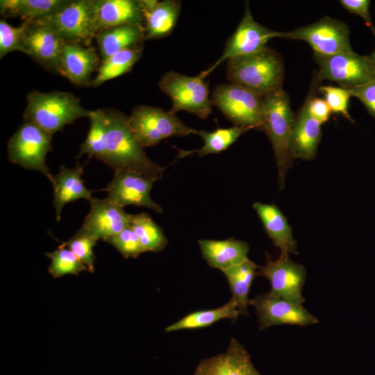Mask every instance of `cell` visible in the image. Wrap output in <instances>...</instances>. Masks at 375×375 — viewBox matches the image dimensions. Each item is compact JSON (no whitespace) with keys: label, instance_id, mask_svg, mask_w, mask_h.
I'll return each mask as SVG.
<instances>
[{"label":"cell","instance_id":"cell-1","mask_svg":"<svg viewBox=\"0 0 375 375\" xmlns=\"http://www.w3.org/2000/svg\"><path fill=\"white\" fill-rule=\"evenodd\" d=\"M107 120L105 151L99 160L116 171H133L158 181L164 168L150 159L128 124V116L114 108L103 109Z\"/></svg>","mask_w":375,"mask_h":375},{"label":"cell","instance_id":"cell-2","mask_svg":"<svg viewBox=\"0 0 375 375\" xmlns=\"http://www.w3.org/2000/svg\"><path fill=\"white\" fill-rule=\"evenodd\" d=\"M227 75L233 83L258 95L282 89L283 64L279 55L268 47L227 60Z\"/></svg>","mask_w":375,"mask_h":375},{"label":"cell","instance_id":"cell-3","mask_svg":"<svg viewBox=\"0 0 375 375\" xmlns=\"http://www.w3.org/2000/svg\"><path fill=\"white\" fill-rule=\"evenodd\" d=\"M262 98V130L272 145L278 168V187L283 189L286 173L294 160L290 142L295 117L290 107L289 95L283 89L271 92Z\"/></svg>","mask_w":375,"mask_h":375},{"label":"cell","instance_id":"cell-4","mask_svg":"<svg viewBox=\"0 0 375 375\" xmlns=\"http://www.w3.org/2000/svg\"><path fill=\"white\" fill-rule=\"evenodd\" d=\"M90 111L72 93L32 91L26 97L23 117L24 121L32 122L53 135L79 118H88Z\"/></svg>","mask_w":375,"mask_h":375},{"label":"cell","instance_id":"cell-5","mask_svg":"<svg viewBox=\"0 0 375 375\" xmlns=\"http://www.w3.org/2000/svg\"><path fill=\"white\" fill-rule=\"evenodd\" d=\"M66 43L90 46L98 33L97 0H69L56 13L39 19Z\"/></svg>","mask_w":375,"mask_h":375},{"label":"cell","instance_id":"cell-6","mask_svg":"<svg viewBox=\"0 0 375 375\" xmlns=\"http://www.w3.org/2000/svg\"><path fill=\"white\" fill-rule=\"evenodd\" d=\"M52 135L30 122H25L8 143L9 160L26 169L39 172L52 183L53 175L46 164V156L52 150Z\"/></svg>","mask_w":375,"mask_h":375},{"label":"cell","instance_id":"cell-7","mask_svg":"<svg viewBox=\"0 0 375 375\" xmlns=\"http://www.w3.org/2000/svg\"><path fill=\"white\" fill-rule=\"evenodd\" d=\"M158 85L172 101L170 113L185 110L202 119L211 113L212 101L209 97L208 84L199 74L188 76L171 71L161 77Z\"/></svg>","mask_w":375,"mask_h":375},{"label":"cell","instance_id":"cell-8","mask_svg":"<svg viewBox=\"0 0 375 375\" xmlns=\"http://www.w3.org/2000/svg\"><path fill=\"white\" fill-rule=\"evenodd\" d=\"M128 124L134 136L144 148L158 144L172 136L195 134L196 131L182 122L175 115L149 106H136Z\"/></svg>","mask_w":375,"mask_h":375},{"label":"cell","instance_id":"cell-9","mask_svg":"<svg viewBox=\"0 0 375 375\" xmlns=\"http://www.w3.org/2000/svg\"><path fill=\"white\" fill-rule=\"evenodd\" d=\"M212 101L235 126L262 130V96L236 84H224L215 89Z\"/></svg>","mask_w":375,"mask_h":375},{"label":"cell","instance_id":"cell-10","mask_svg":"<svg viewBox=\"0 0 375 375\" xmlns=\"http://www.w3.org/2000/svg\"><path fill=\"white\" fill-rule=\"evenodd\" d=\"M314 58L319 66L317 72L319 82L328 80L343 88H351L375 81V72L367 56L355 52L333 55L314 53Z\"/></svg>","mask_w":375,"mask_h":375},{"label":"cell","instance_id":"cell-11","mask_svg":"<svg viewBox=\"0 0 375 375\" xmlns=\"http://www.w3.org/2000/svg\"><path fill=\"white\" fill-rule=\"evenodd\" d=\"M279 38L303 40L312 47L314 53L323 55L354 52L350 44L347 25L328 16L308 26L280 32Z\"/></svg>","mask_w":375,"mask_h":375},{"label":"cell","instance_id":"cell-12","mask_svg":"<svg viewBox=\"0 0 375 375\" xmlns=\"http://www.w3.org/2000/svg\"><path fill=\"white\" fill-rule=\"evenodd\" d=\"M265 266L259 267L256 276L267 278L271 285L269 292L290 302L301 305L305 301L301 290L306 278L305 267L292 261L289 254L281 252L279 258L273 260L266 253Z\"/></svg>","mask_w":375,"mask_h":375},{"label":"cell","instance_id":"cell-13","mask_svg":"<svg viewBox=\"0 0 375 375\" xmlns=\"http://www.w3.org/2000/svg\"><path fill=\"white\" fill-rule=\"evenodd\" d=\"M280 31L269 29L257 23L253 18L249 5L238 27L227 41L222 55L208 69L199 75L205 78L222 62L236 57L256 53L266 47L267 42L279 38Z\"/></svg>","mask_w":375,"mask_h":375},{"label":"cell","instance_id":"cell-14","mask_svg":"<svg viewBox=\"0 0 375 375\" xmlns=\"http://www.w3.org/2000/svg\"><path fill=\"white\" fill-rule=\"evenodd\" d=\"M24 30L20 51L47 70L57 73L66 42L50 26L36 19L23 22Z\"/></svg>","mask_w":375,"mask_h":375},{"label":"cell","instance_id":"cell-15","mask_svg":"<svg viewBox=\"0 0 375 375\" xmlns=\"http://www.w3.org/2000/svg\"><path fill=\"white\" fill-rule=\"evenodd\" d=\"M156 181L133 171H116L112 180L104 189L106 199L112 203L124 208L128 205L145 207L158 213L162 208L153 201L150 192Z\"/></svg>","mask_w":375,"mask_h":375},{"label":"cell","instance_id":"cell-16","mask_svg":"<svg viewBox=\"0 0 375 375\" xmlns=\"http://www.w3.org/2000/svg\"><path fill=\"white\" fill-rule=\"evenodd\" d=\"M249 305L256 308L261 330L274 325L307 326L319 322L302 305L279 298L269 292L249 300Z\"/></svg>","mask_w":375,"mask_h":375},{"label":"cell","instance_id":"cell-17","mask_svg":"<svg viewBox=\"0 0 375 375\" xmlns=\"http://www.w3.org/2000/svg\"><path fill=\"white\" fill-rule=\"evenodd\" d=\"M89 202L90 210L77 233L104 240L129 225L131 214L126 212L124 208L110 203L106 198H92Z\"/></svg>","mask_w":375,"mask_h":375},{"label":"cell","instance_id":"cell-18","mask_svg":"<svg viewBox=\"0 0 375 375\" xmlns=\"http://www.w3.org/2000/svg\"><path fill=\"white\" fill-rule=\"evenodd\" d=\"M100 60L91 46L66 43L58 62L57 73L78 87L90 86L92 74L99 69Z\"/></svg>","mask_w":375,"mask_h":375},{"label":"cell","instance_id":"cell-19","mask_svg":"<svg viewBox=\"0 0 375 375\" xmlns=\"http://www.w3.org/2000/svg\"><path fill=\"white\" fill-rule=\"evenodd\" d=\"M194 375H261L244 346L232 338L226 351L199 363Z\"/></svg>","mask_w":375,"mask_h":375},{"label":"cell","instance_id":"cell-20","mask_svg":"<svg viewBox=\"0 0 375 375\" xmlns=\"http://www.w3.org/2000/svg\"><path fill=\"white\" fill-rule=\"evenodd\" d=\"M322 134L321 124L309 113L306 99L295 117L290 137V147L294 160L314 159L317 155Z\"/></svg>","mask_w":375,"mask_h":375},{"label":"cell","instance_id":"cell-21","mask_svg":"<svg viewBox=\"0 0 375 375\" xmlns=\"http://www.w3.org/2000/svg\"><path fill=\"white\" fill-rule=\"evenodd\" d=\"M83 173V166L77 162L71 169L61 165L59 172L54 175L51 183L54 190L53 203L58 222L60 219L61 211L66 204L80 199L90 201L93 198L92 191L85 186L81 178Z\"/></svg>","mask_w":375,"mask_h":375},{"label":"cell","instance_id":"cell-22","mask_svg":"<svg viewBox=\"0 0 375 375\" xmlns=\"http://www.w3.org/2000/svg\"><path fill=\"white\" fill-rule=\"evenodd\" d=\"M144 12L145 40L158 39L171 33L181 12L176 0H141Z\"/></svg>","mask_w":375,"mask_h":375},{"label":"cell","instance_id":"cell-23","mask_svg":"<svg viewBox=\"0 0 375 375\" xmlns=\"http://www.w3.org/2000/svg\"><path fill=\"white\" fill-rule=\"evenodd\" d=\"M203 258L213 268L222 272L248 259L249 244L233 238L224 240H199Z\"/></svg>","mask_w":375,"mask_h":375},{"label":"cell","instance_id":"cell-24","mask_svg":"<svg viewBox=\"0 0 375 375\" xmlns=\"http://www.w3.org/2000/svg\"><path fill=\"white\" fill-rule=\"evenodd\" d=\"M97 13L99 31L123 24L144 26L141 0H97Z\"/></svg>","mask_w":375,"mask_h":375},{"label":"cell","instance_id":"cell-25","mask_svg":"<svg viewBox=\"0 0 375 375\" xmlns=\"http://www.w3.org/2000/svg\"><path fill=\"white\" fill-rule=\"evenodd\" d=\"M254 210L261 219L264 228L273 244L285 253L298 254L297 242L287 218L274 204L255 202Z\"/></svg>","mask_w":375,"mask_h":375},{"label":"cell","instance_id":"cell-26","mask_svg":"<svg viewBox=\"0 0 375 375\" xmlns=\"http://www.w3.org/2000/svg\"><path fill=\"white\" fill-rule=\"evenodd\" d=\"M101 60L121 51L142 44L145 30L141 24H123L99 31L96 36Z\"/></svg>","mask_w":375,"mask_h":375},{"label":"cell","instance_id":"cell-27","mask_svg":"<svg viewBox=\"0 0 375 375\" xmlns=\"http://www.w3.org/2000/svg\"><path fill=\"white\" fill-rule=\"evenodd\" d=\"M69 0H1L0 13L3 18L20 17L24 21L36 20L51 15Z\"/></svg>","mask_w":375,"mask_h":375},{"label":"cell","instance_id":"cell-28","mask_svg":"<svg viewBox=\"0 0 375 375\" xmlns=\"http://www.w3.org/2000/svg\"><path fill=\"white\" fill-rule=\"evenodd\" d=\"M240 312L235 299H231L224 306L210 310H198L191 312L175 323L167 326L165 332L171 333L183 329L205 328L222 319L235 321Z\"/></svg>","mask_w":375,"mask_h":375},{"label":"cell","instance_id":"cell-29","mask_svg":"<svg viewBox=\"0 0 375 375\" xmlns=\"http://www.w3.org/2000/svg\"><path fill=\"white\" fill-rule=\"evenodd\" d=\"M258 266L249 258L243 262L231 267L222 272L230 285L232 297L237 302L240 315H249L247 306L251 285L256 276Z\"/></svg>","mask_w":375,"mask_h":375},{"label":"cell","instance_id":"cell-30","mask_svg":"<svg viewBox=\"0 0 375 375\" xmlns=\"http://www.w3.org/2000/svg\"><path fill=\"white\" fill-rule=\"evenodd\" d=\"M249 128L233 126L231 128H217L212 132L206 131H196L195 134L199 135L204 142V144L199 149L181 150L178 149L176 158H181L190 154L197 153L199 157L210 153H218L227 149L242 134L247 132Z\"/></svg>","mask_w":375,"mask_h":375},{"label":"cell","instance_id":"cell-31","mask_svg":"<svg viewBox=\"0 0 375 375\" xmlns=\"http://www.w3.org/2000/svg\"><path fill=\"white\" fill-rule=\"evenodd\" d=\"M142 53V44L121 51L101 60L97 76L92 80L90 86L97 88L130 72L140 58Z\"/></svg>","mask_w":375,"mask_h":375},{"label":"cell","instance_id":"cell-32","mask_svg":"<svg viewBox=\"0 0 375 375\" xmlns=\"http://www.w3.org/2000/svg\"><path fill=\"white\" fill-rule=\"evenodd\" d=\"M129 226L146 251L159 252L165 248V235L147 213L131 214Z\"/></svg>","mask_w":375,"mask_h":375},{"label":"cell","instance_id":"cell-33","mask_svg":"<svg viewBox=\"0 0 375 375\" xmlns=\"http://www.w3.org/2000/svg\"><path fill=\"white\" fill-rule=\"evenodd\" d=\"M90 126L84 142L81 145L76 158L84 154L89 158L95 157L100 160L102 157L107 140V120L103 109L91 110L88 117Z\"/></svg>","mask_w":375,"mask_h":375},{"label":"cell","instance_id":"cell-34","mask_svg":"<svg viewBox=\"0 0 375 375\" xmlns=\"http://www.w3.org/2000/svg\"><path fill=\"white\" fill-rule=\"evenodd\" d=\"M51 259L49 272L54 278H60L66 274L78 275L80 272L88 271L87 267L70 249L60 246L58 249L47 253Z\"/></svg>","mask_w":375,"mask_h":375},{"label":"cell","instance_id":"cell-35","mask_svg":"<svg viewBox=\"0 0 375 375\" xmlns=\"http://www.w3.org/2000/svg\"><path fill=\"white\" fill-rule=\"evenodd\" d=\"M103 241L112 244L124 258H137L146 252L138 236L128 225L120 233Z\"/></svg>","mask_w":375,"mask_h":375},{"label":"cell","instance_id":"cell-36","mask_svg":"<svg viewBox=\"0 0 375 375\" xmlns=\"http://www.w3.org/2000/svg\"><path fill=\"white\" fill-rule=\"evenodd\" d=\"M97 242V240L90 236L76 233L60 246L70 249L87 267L88 271L93 272L94 271L95 259L93 249Z\"/></svg>","mask_w":375,"mask_h":375},{"label":"cell","instance_id":"cell-37","mask_svg":"<svg viewBox=\"0 0 375 375\" xmlns=\"http://www.w3.org/2000/svg\"><path fill=\"white\" fill-rule=\"evenodd\" d=\"M318 91L324 95L331 111L340 113L346 119L353 122L348 112L349 100L351 96L345 88L324 85L319 86Z\"/></svg>","mask_w":375,"mask_h":375},{"label":"cell","instance_id":"cell-38","mask_svg":"<svg viewBox=\"0 0 375 375\" xmlns=\"http://www.w3.org/2000/svg\"><path fill=\"white\" fill-rule=\"evenodd\" d=\"M23 23L17 27L12 26L5 19L0 20V58L8 53L21 50L24 35Z\"/></svg>","mask_w":375,"mask_h":375},{"label":"cell","instance_id":"cell-39","mask_svg":"<svg viewBox=\"0 0 375 375\" xmlns=\"http://www.w3.org/2000/svg\"><path fill=\"white\" fill-rule=\"evenodd\" d=\"M313 78L310 92L306 99L308 102L309 113L322 124L328 120L331 110L325 99L315 97V92L319 81L317 74Z\"/></svg>","mask_w":375,"mask_h":375},{"label":"cell","instance_id":"cell-40","mask_svg":"<svg viewBox=\"0 0 375 375\" xmlns=\"http://www.w3.org/2000/svg\"><path fill=\"white\" fill-rule=\"evenodd\" d=\"M345 89L351 97L359 99L369 114L375 119V81L361 86Z\"/></svg>","mask_w":375,"mask_h":375},{"label":"cell","instance_id":"cell-41","mask_svg":"<svg viewBox=\"0 0 375 375\" xmlns=\"http://www.w3.org/2000/svg\"><path fill=\"white\" fill-rule=\"evenodd\" d=\"M341 5L349 12L356 14L361 17L365 24L372 31L375 35V28L373 26L369 15V7L370 1L369 0H341Z\"/></svg>","mask_w":375,"mask_h":375},{"label":"cell","instance_id":"cell-42","mask_svg":"<svg viewBox=\"0 0 375 375\" xmlns=\"http://www.w3.org/2000/svg\"><path fill=\"white\" fill-rule=\"evenodd\" d=\"M367 58L370 62L375 72V50L372 53H371L369 56H367Z\"/></svg>","mask_w":375,"mask_h":375}]
</instances>
